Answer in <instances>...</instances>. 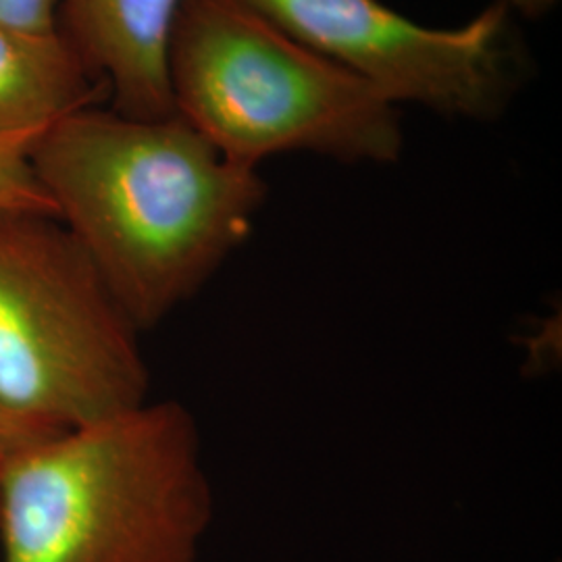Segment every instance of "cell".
Segmentation results:
<instances>
[{"label": "cell", "instance_id": "1", "mask_svg": "<svg viewBox=\"0 0 562 562\" xmlns=\"http://www.w3.org/2000/svg\"><path fill=\"white\" fill-rule=\"evenodd\" d=\"M30 162L55 217L144 334L192 301L238 250L267 196L181 120L88 106L46 127Z\"/></svg>", "mask_w": 562, "mask_h": 562}, {"label": "cell", "instance_id": "11", "mask_svg": "<svg viewBox=\"0 0 562 562\" xmlns=\"http://www.w3.org/2000/svg\"><path fill=\"white\" fill-rule=\"evenodd\" d=\"M506 4V9L510 11H517L521 13L522 18H542L548 11H552V7L559 2V0H503Z\"/></svg>", "mask_w": 562, "mask_h": 562}, {"label": "cell", "instance_id": "3", "mask_svg": "<svg viewBox=\"0 0 562 562\" xmlns=\"http://www.w3.org/2000/svg\"><path fill=\"white\" fill-rule=\"evenodd\" d=\"M173 111L227 161L285 153L394 162L396 102L240 0H183L169 44Z\"/></svg>", "mask_w": 562, "mask_h": 562}, {"label": "cell", "instance_id": "2", "mask_svg": "<svg viewBox=\"0 0 562 562\" xmlns=\"http://www.w3.org/2000/svg\"><path fill=\"white\" fill-rule=\"evenodd\" d=\"M215 498L178 401L53 434L0 467V562H196Z\"/></svg>", "mask_w": 562, "mask_h": 562}, {"label": "cell", "instance_id": "7", "mask_svg": "<svg viewBox=\"0 0 562 562\" xmlns=\"http://www.w3.org/2000/svg\"><path fill=\"white\" fill-rule=\"evenodd\" d=\"M102 99L106 86L59 27L36 32L0 21V134L38 136Z\"/></svg>", "mask_w": 562, "mask_h": 562}, {"label": "cell", "instance_id": "6", "mask_svg": "<svg viewBox=\"0 0 562 562\" xmlns=\"http://www.w3.org/2000/svg\"><path fill=\"white\" fill-rule=\"evenodd\" d=\"M183 0H59V30L127 117L173 115L169 44Z\"/></svg>", "mask_w": 562, "mask_h": 562}, {"label": "cell", "instance_id": "5", "mask_svg": "<svg viewBox=\"0 0 562 562\" xmlns=\"http://www.w3.org/2000/svg\"><path fill=\"white\" fill-rule=\"evenodd\" d=\"M240 2L396 104L415 102L450 117L492 120L510 97L503 0L454 30L425 27L380 0Z\"/></svg>", "mask_w": 562, "mask_h": 562}, {"label": "cell", "instance_id": "12", "mask_svg": "<svg viewBox=\"0 0 562 562\" xmlns=\"http://www.w3.org/2000/svg\"><path fill=\"white\" fill-rule=\"evenodd\" d=\"M0 467H2V459H0Z\"/></svg>", "mask_w": 562, "mask_h": 562}, {"label": "cell", "instance_id": "8", "mask_svg": "<svg viewBox=\"0 0 562 562\" xmlns=\"http://www.w3.org/2000/svg\"><path fill=\"white\" fill-rule=\"evenodd\" d=\"M38 136L0 134V211L55 215L30 162V148Z\"/></svg>", "mask_w": 562, "mask_h": 562}, {"label": "cell", "instance_id": "10", "mask_svg": "<svg viewBox=\"0 0 562 562\" xmlns=\"http://www.w3.org/2000/svg\"><path fill=\"white\" fill-rule=\"evenodd\" d=\"M48 436H53V431H44L41 427L20 422L0 406V459L2 461L32 443L41 442Z\"/></svg>", "mask_w": 562, "mask_h": 562}, {"label": "cell", "instance_id": "9", "mask_svg": "<svg viewBox=\"0 0 562 562\" xmlns=\"http://www.w3.org/2000/svg\"><path fill=\"white\" fill-rule=\"evenodd\" d=\"M0 21L23 30L59 27V0H0Z\"/></svg>", "mask_w": 562, "mask_h": 562}, {"label": "cell", "instance_id": "4", "mask_svg": "<svg viewBox=\"0 0 562 562\" xmlns=\"http://www.w3.org/2000/svg\"><path fill=\"white\" fill-rule=\"evenodd\" d=\"M140 331L50 213L0 211V406L44 431L148 401Z\"/></svg>", "mask_w": 562, "mask_h": 562}]
</instances>
